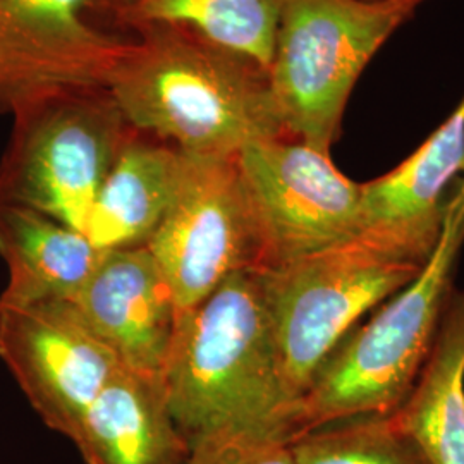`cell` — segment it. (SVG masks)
I'll return each mask as SVG.
<instances>
[{"instance_id":"cell-1","label":"cell","mask_w":464,"mask_h":464,"mask_svg":"<svg viewBox=\"0 0 464 464\" xmlns=\"http://www.w3.org/2000/svg\"><path fill=\"white\" fill-rule=\"evenodd\" d=\"M107 90L133 130L186 155L236 157L251 143L289 138L266 67L179 24L131 28Z\"/></svg>"},{"instance_id":"cell-2","label":"cell","mask_w":464,"mask_h":464,"mask_svg":"<svg viewBox=\"0 0 464 464\" xmlns=\"http://www.w3.org/2000/svg\"><path fill=\"white\" fill-rule=\"evenodd\" d=\"M167 404L191 440L236 427H291L260 270L227 277L181 315L162 373Z\"/></svg>"},{"instance_id":"cell-3","label":"cell","mask_w":464,"mask_h":464,"mask_svg":"<svg viewBox=\"0 0 464 464\" xmlns=\"http://www.w3.org/2000/svg\"><path fill=\"white\" fill-rule=\"evenodd\" d=\"M439 234L368 227L282 266L262 282L284 392L296 406L316 370L356 322L415 281Z\"/></svg>"},{"instance_id":"cell-4","label":"cell","mask_w":464,"mask_h":464,"mask_svg":"<svg viewBox=\"0 0 464 464\" xmlns=\"http://www.w3.org/2000/svg\"><path fill=\"white\" fill-rule=\"evenodd\" d=\"M464 245V179L449 189L440 237L415 281L385 299L366 324L343 337L316 370L296 410L299 431L363 415H392L430 356L454 293Z\"/></svg>"},{"instance_id":"cell-5","label":"cell","mask_w":464,"mask_h":464,"mask_svg":"<svg viewBox=\"0 0 464 464\" xmlns=\"http://www.w3.org/2000/svg\"><path fill=\"white\" fill-rule=\"evenodd\" d=\"M425 0H284L268 84L289 138L331 153L368 63Z\"/></svg>"},{"instance_id":"cell-6","label":"cell","mask_w":464,"mask_h":464,"mask_svg":"<svg viewBox=\"0 0 464 464\" xmlns=\"http://www.w3.org/2000/svg\"><path fill=\"white\" fill-rule=\"evenodd\" d=\"M0 157V205L52 217L84 232L88 214L131 126L107 88H72L13 114Z\"/></svg>"},{"instance_id":"cell-7","label":"cell","mask_w":464,"mask_h":464,"mask_svg":"<svg viewBox=\"0 0 464 464\" xmlns=\"http://www.w3.org/2000/svg\"><path fill=\"white\" fill-rule=\"evenodd\" d=\"M237 157L183 153L174 198L147 245L181 314L234 274L264 268V243Z\"/></svg>"},{"instance_id":"cell-8","label":"cell","mask_w":464,"mask_h":464,"mask_svg":"<svg viewBox=\"0 0 464 464\" xmlns=\"http://www.w3.org/2000/svg\"><path fill=\"white\" fill-rule=\"evenodd\" d=\"M237 162L264 243V268L363 231L362 183L343 174L331 153L284 136L251 143Z\"/></svg>"},{"instance_id":"cell-9","label":"cell","mask_w":464,"mask_h":464,"mask_svg":"<svg viewBox=\"0 0 464 464\" xmlns=\"http://www.w3.org/2000/svg\"><path fill=\"white\" fill-rule=\"evenodd\" d=\"M0 360L45 427L72 444L90 406L124 366L71 301H0Z\"/></svg>"},{"instance_id":"cell-10","label":"cell","mask_w":464,"mask_h":464,"mask_svg":"<svg viewBox=\"0 0 464 464\" xmlns=\"http://www.w3.org/2000/svg\"><path fill=\"white\" fill-rule=\"evenodd\" d=\"M126 44L93 0H0V114L61 90L107 88Z\"/></svg>"},{"instance_id":"cell-11","label":"cell","mask_w":464,"mask_h":464,"mask_svg":"<svg viewBox=\"0 0 464 464\" xmlns=\"http://www.w3.org/2000/svg\"><path fill=\"white\" fill-rule=\"evenodd\" d=\"M71 303L122 365L162 377L183 314L147 246L105 251Z\"/></svg>"},{"instance_id":"cell-12","label":"cell","mask_w":464,"mask_h":464,"mask_svg":"<svg viewBox=\"0 0 464 464\" xmlns=\"http://www.w3.org/2000/svg\"><path fill=\"white\" fill-rule=\"evenodd\" d=\"M189 444L170 413L162 377L128 366L93 401L74 440L84 464H183Z\"/></svg>"},{"instance_id":"cell-13","label":"cell","mask_w":464,"mask_h":464,"mask_svg":"<svg viewBox=\"0 0 464 464\" xmlns=\"http://www.w3.org/2000/svg\"><path fill=\"white\" fill-rule=\"evenodd\" d=\"M181 166V150L131 130L88 214L84 234L93 246H147L174 198Z\"/></svg>"},{"instance_id":"cell-14","label":"cell","mask_w":464,"mask_h":464,"mask_svg":"<svg viewBox=\"0 0 464 464\" xmlns=\"http://www.w3.org/2000/svg\"><path fill=\"white\" fill-rule=\"evenodd\" d=\"M86 234L30 208L0 205V258L9 281L0 301H72L99 266Z\"/></svg>"},{"instance_id":"cell-15","label":"cell","mask_w":464,"mask_h":464,"mask_svg":"<svg viewBox=\"0 0 464 464\" xmlns=\"http://www.w3.org/2000/svg\"><path fill=\"white\" fill-rule=\"evenodd\" d=\"M464 160V95L450 116L381 178L362 183V227L442 231L450 183Z\"/></svg>"},{"instance_id":"cell-16","label":"cell","mask_w":464,"mask_h":464,"mask_svg":"<svg viewBox=\"0 0 464 464\" xmlns=\"http://www.w3.org/2000/svg\"><path fill=\"white\" fill-rule=\"evenodd\" d=\"M430 464H464V293H452L433 348L394 411Z\"/></svg>"},{"instance_id":"cell-17","label":"cell","mask_w":464,"mask_h":464,"mask_svg":"<svg viewBox=\"0 0 464 464\" xmlns=\"http://www.w3.org/2000/svg\"><path fill=\"white\" fill-rule=\"evenodd\" d=\"M284 0H136L121 30L145 23L186 26L268 71Z\"/></svg>"},{"instance_id":"cell-18","label":"cell","mask_w":464,"mask_h":464,"mask_svg":"<svg viewBox=\"0 0 464 464\" xmlns=\"http://www.w3.org/2000/svg\"><path fill=\"white\" fill-rule=\"evenodd\" d=\"M295 464H430L392 415L353 416L299 431Z\"/></svg>"},{"instance_id":"cell-19","label":"cell","mask_w":464,"mask_h":464,"mask_svg":"<svg viewBox=\"0 0 464 464\" xmlns=\"http://www.w3.org/2000/svg\"><path fill=\"white\" fill-rule=\"evenodd\" d=\"M291 427H236L191 439L183 464H295Z\"/></svg>"},{"instance_id":"cell-20","label":"cell","mask_w":464,"mask_h":464,"mask_svg":"<svg viewBox=\"0 0 464 464\" xmlns=\"http://www.w3.org/2000/svg\"><path fill=\"white\" fill-rule=\"evenodd\" d=\"M136 0H93L95 16L102 21H107L117 28H122V23L130 11L133 9Z\"/></svg>"},{"instance_id":"cell-21","label":"cell","mask_w":464,"mask_h":464,"mask_svg":"<svg viewBox=\"0 0 464 464\" xmlns=\"http://www.w3.org/2000/svg\"><path fill=\"white\" fill-rule=\"evenodd\" d=\"M459 178H463V179H464V160H463V166H461V172H459Z\"/></svg>"}]
</instances>
